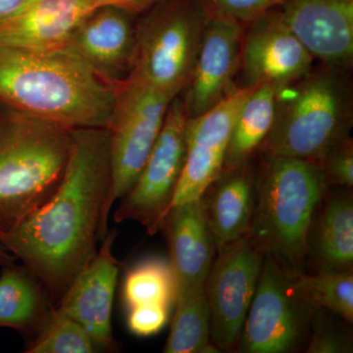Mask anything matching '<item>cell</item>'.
<instances>
[{"label": "cell", "mask_w": 353, "mask_h": 353, "mask_svg": "<svg viewBox=\"0 0 353 353\" xmlns=\"http://www.w3.org/2000/svg\"><path fill=\"white\" fill-rule=\"evenodd\" d=\"M111 185L105 128L72 130L61 182L0 243L43 283L55 304L95 254Z\"/></svg>", "instance_id": "6da1fadb"}, {"label": "cell", "mask_w": 353, "mask_h": 353, "mask_svg": "<svg viewBox=\"0 0 353 353\" xmlns=\"http://www.w3.org/2000/svg\"><path fill=\"white\" fill-rule=\"evenodd\" d=\"M118 85L65 46H0V102L67 129L108 127Z\"/></svg>", "instance_id": "7a4b0ae2"}, {"label": "cell", "mask_w": 353, "mask_h": 353, "mask_svg": "<svg viewBox=\"0 0 353 353\" xmlns=\"http://www.w3.org/2000/svg\"><path fill=\"white\" fill-rule=\"evenodd\" d=\"M329 188L317 162L261 153L248 238L263 254L301 273L316 215Z\"/></svg>", "instance_id": "3957f363"}, {"label": "cell", "mask_w": 353, "mask_h": 353, "mask_svg": "<svg viewBox=\"0 0 353 353\" xmlns=\"http://www.w3.org/2000/svg\"><path fill=\"white\" fill-rule=\"evenodd\" d=\"M352 126V70L320 63L279 88L273 126L259 153L317 162Z\"/></svg>", "instance_id": "277c9868"}, {"label": "cell", "mask_w": 353, "mask_h": 353, "mask_svg": "<svg viewBox=\"0 0 353 353\" xmlns=\"http://www.w3.org/2000/svg\"><path fill=\"white\" fill-rule=\"evenodd\" d=\"M71 132L0 102V234L54 194L68 161Z\"/></svg>", "instance_id": "5b68a950"}, {"label": "cell", "mask_w": 353, "mask_h": 353, "mask_svg": "<svg viewBox=\"0 0 353 353\" xmlns=\"http://www.w3.org/2000/svg\"><path fill=\"white\" fill-rule=\"evenodd\" d=\"M212 14L204 0H164L139 14L130 76L171 97L182 94Z\"/></svg>", "instance_id": "8992f818"}, {"label": "cell", "mask_w": 353, "mask_h": 353, "mask_svg": "<svg viewBox=\"0 0 353 353\" xmlns=\"http://www.w3.org/2000/svg\"><path fill=\"white\" fill-rule=\"evenodd\" d=\"M174 99L134 76L128 77L118 85L105 128L110 143L111 185L102 216L103 239L108 232V219L114 204L136 182Z\"/></svg>", "instance_id": "52a82bcc"}, {"label": "cell", "mask_w": 353, "mask_h": 353, "mask_svg": "<svg viewBox=\"0 0 353 353\" xmlns=\"http://www.w3.org/2000/svg\"><path fill=\"white\" fill-rule=\"evenodd\" d=\"M297 275L275 257L264 254L236 352L290 353L306 345L317 307L304 294Z\"/></svg>", "instance_id": "ba28073f"}, {"label": "cell", "mask_w": 353, "mask_h": 353, "mask_svg": "<svg viewBox=\"0 0 353 353\" xmlns=\"http://www.w3.org/2000/svg\"><path fill=\"white\" fill-rule=\"evenodd\" d=\"M188 120L178 95L169 105L161 132L136 182L120 199L114 222L136 221L148 234L161 231L185 165Z\"/></svg>", "instance_id": "9c48e42d"}, {"label": "cell", "mask_w": 353, "mask_h": 353, "mask_svg": "<svg viewBox=\"0 0 353 353\" xmlns=\"http://www.w3.org/2000/svg\"><path fill=\"white\" fill-rule=\"evenodd\" d=\"M216 252L205 287L211 341L220 352H233L256 290L264 254L248 236Z\"/></svg>", "instance_id": "30bf717a"}, {"label": "cell", "mask_w": 353, "mask_h": 353, "mask_svg": "<svg viewBox=\"0 0 353 353\" xmlns=\"http://www.w3.org/2000/svg\"><path fill=\"white\" fill-rule=\"evenodd\" d=\"M278 7L245 25L239 87L269 83L281 88L312 69L314 58L290 31Z\"/></svg>", "instance_id": "8fae6325"}, {"label": "cell", "mask_w": 353, "mask_h": 353, "mask_svg": "<svg viewBox=\"0 0 353 353\" xmlns=\"http://www.w3.org/2000/svg\"><path fill=\"white\" fill-rule=\"evenodd\" d=\"M245 25L212 14L190 82L182 94L188 118L201 116L239 88Z\"/></svg>", "instance_id": "7c38bea8"}, {"label": "cell", "mask_w": 353, "mask_h": 353, "mask_svg": "<svg viewBox=\"0 0 353 353\" xmlns=\"http://www.w3.org/2000/svg\"><path fill=\"white\" fill-rule=\"evenodd\" d=\"M255 87H239L215 108L188 120L187 154L171 208L201 199L224 170L234 119Z\"/></svg>", "instance_id": "4fadbf2b"}, {"label": "cell", "mask_w": 353, "mask_h": 353, "mask_svg": "<svg viewBox=\"0 0 353 353\" xmlns=\"http://www.w3.org/2000/svg\"><path fill=\"white\" fill-rule=\"evenodd\" d=\"M117 230L108 231L94 259L79 273L57 303V310L78 322L99 352L116 350L112 329L114 296L119 262L113 248Z\"/></svg>", "instance_id": "5bb4252c"}, {"label": "cell", "mask_w": 353, "mask_h": 353, "mask_svg": "<svg viewBox=\"0 0 353 353\" xmlns=\"http://www.w3.org/2000/svg\"><path fill=\"white\" fill-rule=\"evenodd\" d=\"M138 16L118 7H95L77 26L65 48L103 80L120 85L132 73Z\"/></svg>", "instance_id": "9a60e30c"}, {"label": "cell", "mask_w": 353, "mask_h": 353, "mask_svg": "<svg viewBox=\"0 0 353 353\" xmlns=\"http://www.w3.org/2000/svg\"><path fill=\"white\" fill-rule=\"evenodd\" d=\"M161 230L175 279V305L205 294L216 246L201 199L171 208Z\"/></svg>", "instance_id": "2e32d148"}, {"label": "cell", "mask_w": 353, "mask_h": 353, "mask_svg": "<svg viewBox=\"0 0 353 353\" xmlns=\"http://www.w3.org/2000/svg\"><path fill=\"white\" fill-rule=\"evenodd\" d=\"M283 20L320 63L353 68V0H289Z\"/></svg>", "instance_id": "e0dca14e"}, {"label": "cell", "mask_w": 353, "mask_h": 353, "mask_svg": "<svg viewBox=\"0 0 353 353\" xmlns=\"http://www.w3.org/2000/svg\"><path fill=\"white\" fill-rule=\"evenodd\" d=\"M94 8L90 0H27L0 24V46L38 50L63 48Z\"/></svg>", "instance_id": "ac0fdd59"}, {"label": "cell", "mask_w": 353, "mask_h": 353, "mask_svg": "<svg viewBox=\"0 0 353 353\" xmlns=\"http://www.w3.org/2000/svg\"><path fill=\"white\" fill-rule=\"evenodd\" d=\"M201 199L216 252L248 236L255 209V170L252 160L223 170Z\"/></svg>", "instance_id": "d6986e66"}, {"label": "cell", "mask_w": 353, "mask_h": 353, "mask_svg": "<svg viewBox=\"0 0 353 353\" xmlns=\"http://www.w3.org/2000/svg\"><path fill=\"white\" fill-rule=\"evenodd\" d=\"M57 304L43 283L24 265H6L0 272V328L25 338L41 333Z\"/></svg>", "instance_id": "ffe728a7"}, {"label": "cell", "mask_w": 353, "mask_h": 353, "mask_svg": "<svg viewBox=\"0 0 353 353\" xmlns=\"http://www.w3.org/2000/svg\"><path fill=\"white\" fill-rule=\"evenodd\" d=\"M313 248L320 268L353 266V196L352 189L334 187L318 209L312 230Z\"/></svg>", "instance_id": "44dd1931"}, {"label": "cell", "mask_w": 353, "mask_h": 353, "mask_svg": "<svg viewBox=\"0 0 353 353\" xmlns=\"http://www.w3.org/2000/svg\"><path fill=\"white\" fill-rule=\"evenodd\" d=\"M278 90L269 83H262L243 102L230 136L224 170L250 161L259 152L273 126Z\"/></svg>", "instance_id": "7402d4cb"}, {"label": "cell", "mask_w": 353, "mask_h": 353, "mask_svg": "<svg viewBox=\"0 0 353 353\" xmlns=\"http://www.w3.org/2000/svg\"><path fill=\"white\" fill-rule=\"evenodd\" d=\"M123 301L128 309L141 305H163L176 303V285L169 260L148 257L128 272L123 284Z\"/></svg>", "instance_id": "603a6c76"}, {"label": "cell", "mask_w": 353, "mask_h": 353, "mask_svg": "<svg viewBox=\"0 0 353 353\" xmlns=\"http://www.w3.org/2000/svg\"><path fill=\"white\" fill-rule=\"evenodd\" d=\"M165 353L220 352L211 341L210 310L205 294L175 305Z\"/></svg>", "instance_id": "cb8c5ba5"}, {"label": "cell", "mask_w": 353, "mask_h": 353, "mask_svg": "<svg viewBox=\"0 0 353 353\" xmlns=\"http://www.w3.org/2000/svg\"><path fill=\"white\" fill-rule=\"evenodd\" d=\"M297 282L315 307L326 309L352 324V268H320L314 274L301 272Z\"/></svg>", "instance_id": "d4e9b609"}, {"label": "cell", "mask_w": 353, "mask_h": 353, "mask_svg": "<svg viewBox=\"0 0 353 353\" xmlns=\"http://www.w3.org/2000/svg\"><path fill=\"white\" fill-rule=\"evenodd\" d=\"M26 353L99 352L83 326L55 308L52 317L41 333L30 340Z\"/></svg>", "instance_id": "484cf974"}, {"label": "cell", "mask_w": 353, "mask_h": 353, "mask_svg": "<svg viewBox=\"0 0 353 353\" xmlns=\"http://www.w3.org/2000/svg\"><path fill=\"white\" fill-rule=\"evenodd\" d=\"M352 334L332 319L325 309L317 308L311 320L305 345L308 353L352 352Z\"/></svg>", "instance_id": "4316f807"}, {"label": "cell", "mask_w": 353, "mask_h": 353, "mask_svg": "<svg viewBox=\"0 0 353 353\" xmlns=\"http://www.w3.org/2000/svg\"><path fill=\"white\" fill-rule=\"evenodd\" d=\"M330 187H353V141L347 137L317 161Z\"/></svg>", "instance_id": "83f0119b"}, {"label": "cell", "mask_w": 353, "mask_h": 353, "mask_svg": "<svg viewBox=\"0 0 353 353\" xmlns=\"http://www.w3.org/2000/svg\"><path fill=\"white\" fill-rule=\"evenodd\" d=\"M211 12L227 16L245 25L289 0H204Z\"/></svg>", "instance_id": "f1b7e54d"}, {"label": "cell", "mask_w": 353, "mask_h": 353, "mask_svg": "<svg viewBox=\"0 0 353 353\" xmlns=\"http://www.w3.org/2000/svg\"><path fill=\"white\" fill-rule=\"evenodd\" d=\"M170 310L166 306L157 304L128 309V329L134 336L143 338L157 334L166 326Z\"/></svg>", "instance_id": "f546056e"}, {"label": "cell", "mask_w": 353, "mask_h": 353, "mask_svg": "<svg viewBox=\"0 0 353 353\" xmlns=\"http://www.w3.org/2000/svg\"><path fill=\"white\" fill-rule=\"evenodd\" d=\"M90 1L95 7L104 6L118 7L139 15L164 0H90Z\"/></svg>", "instance_id": "4dcf8cb0"}, {"label": "cell", "mask_w": 353, "mask_h": 353, "mask_svg": "<svg viewBox=\"0 0 353 353\" xmlns=\"http://www.w3.org/2000/svg\"><path fill=\"white\" fill-rule=\"evenodd\" d=\"M27 0H0V24L10 18Z\"/></svg>", "instance_id": "1f68e13d"}, {"label": "cell", "mask_w": 353, "mask_h": 353, "mask_svg": "<svg viewBox=\"0 0 353 353\" xmlns=\"http://www.w3.org/2000/svg\"><path fill=\"white\" fill-rule=\"evenodd\" d=\"M17 259L0 243V267L16 263Z\"/></svg>", "instance_id": "d6a6232c"}]
</instances>
